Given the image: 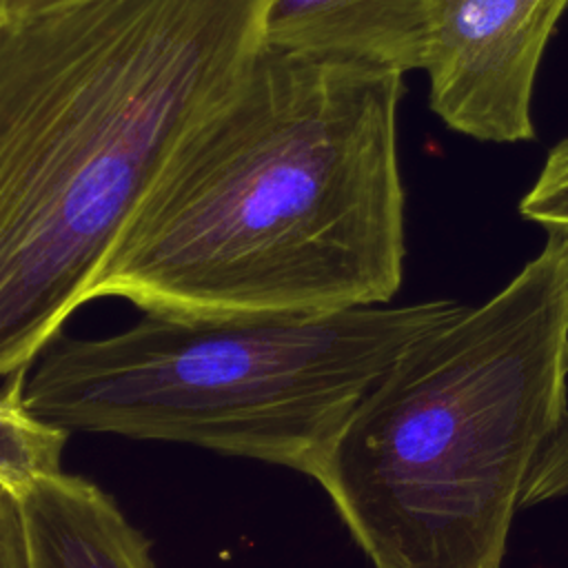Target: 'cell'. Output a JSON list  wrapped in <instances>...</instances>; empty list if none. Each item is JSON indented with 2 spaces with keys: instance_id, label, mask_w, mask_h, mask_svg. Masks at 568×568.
I'll return each mask as SVG.
<instances>
[{
  "instance_id": "6da1fadb",
  "label": "cell",
  "mask_w": 568,
  "mask_h": 568,
  "mask_svg": "<svg viewBox=\"0 0 568 568\" xmlns=\"http://www.w3.org/2000/svg\"><path fill=\"white\" fill-rule=\"evenodd\" d=\"M402 73L260 44L180 140L87 302L215 317L390 304L406 235Z\"/></svg>"
},
{
  "instance_id": "3957f363",
  "label": "cell",
  "mask_w": 568,
  "mask_h": 568,
  "mask_svg": "<svg viewBox=\"0 0 568 568\" xmlns=\"http://www.w3.org/2000/svg\"><path fill=\"white\" fill-rule=\"evenodd\" d=\"M568 417V231L490 300L406 344L315 481L375 568H501Z\"/></svg>"
},
{
  "instance_id": "7c38bea8",
  "label": "cell",
  "mask_w": 568,
  "mask_h": 568,
  "mask_svg": "<svg viewBox=\"0 0 568 568\" xmlns=\"http://www.w3.org/2000/svg\"><path fill=\"white\" fill-rule=\"evenodd\" d=\"M75 2H82V0H0V22L47 13Z\"/></svg>"
},
{
  "instance_id": "8992f818",
  "label": "cell",
  "mask_w": 568,
  "mask_h": 568,
  "mask_svg": "<svg viewBox=\"0 0 568 568\" xmlns=\"http://www.w3.org/2000/svg\"><path fill=\"white\" fill-rule=\"evenodd\" d=\"M430 0H268L262 44L406 73L424 69Z\"/></svg>"
},
{
  "instance_id": "5b68a950",
  "label": "cell",
  "mask_w": 568,
  "mask_h": 568,
  "mask_svg": "<svg viewBox=\"0 0 568 568\" xmlns=\"http://www.w3.org/2000/svg\"><path fill=\"white\" fill-rule=\"evenodd\" d=\"M568 0H430L428 104L479 142L535 140L532 91Z\"/></svg>"
},
{
  "instance_id": "8fae6325",
  "label": "cell",
  "mask_w": 568,
  "mask_h": 568,
  "mask_svg": "<svg viewBox=\"0 0 568 568\" xmlns=\"http://www.w3.org/2000/svg\"><path fill=\"white\" fill-rule=\"evenodd\" d=\"M0 568H27L18 504L0 490Z\"/></svg>"
},
{
  "instance_id": "ba28073f",
  "label": "cell",
  "mask_w": 568,
  "mask_h": 568,
  "mask_svg": "<svg viewBox=\"0 0 568 568\" xmlns=\"http://www.w3.org/2000/svg\"><path fill=\"white\" fill-rule=\"evenodd\" d=\"M29 375L0 379V490L20 497L44 477L62 473L71 430L36 415L24 399Z\"/></svg>"
},
{
  "instance_id": "7a4b0ae2",
  "label": "cell",
  "mask_w": 568,
  "mask_h": 568,
  "mask_svg": "<svg viewBox=\"0 0 568 568\" xmlns=\"http://www.w3.org/2000/svg\"><path fill=\"white\" fill-rule=\"evenodd\" d=\"M268 0H82L0 22V379L29 375Z\"/></svg>"
},
{
  "instance_id": "277c9868",
  "label": "cell",
  "mask_w": 568,
  "mask_h": 568,
  "mask_svg": "<svg viewBox=\"0 0 568 568\" xmlns=\"http://www.w3.org/2000/svg\"><path fill=\"white\" fill-rule=\"evenodd\" d=\"M453 300L331 313L186 317L144 311L129 328L55 335L27 406L82 433L189 444L315 477L351 410Z\"/></svg>"
},
{
  "instance_id": "30bf717a",
  "label": "cell",
  "mask_w": 568,
  "mask_h": 568,
  "mask_svg": "<svg viewBox=\"0 0 568 568\" xmlns=\"http://www.w3.org/2000/svg\"><path fill=\"white\" fill-rule=\"evenodd\" d=\"M568 495V446H548L526 486L521 508Z\"/></svg>"
},
{
  "instance_id": "9c48e42d",
  "label": "cell",
  "mask_w": 568,
  "mask_h": 568,
  "mask_svg": "<svg viewBox=\"0 0 568 568\" xmlns=\"http://www.w3.org/2000/svg\"><path fill=\"white\" fill-rule=\"evenodd\" d=\"M521 217L548 231H568V138L559 140L519 202Z\"/></svg>"
},
{
  "instance_id": "4fadbf2b",
  "label": "cell",
  "mask_w": 568,
  "mask_h": 568,
  "mask_svg": "<svg viewBox=\"0 0 568 568\" xmlns=\"http://www.w3.org/2000/svg\"><path fill=\"white\" fill-rule=\"evenodd\" d=\"M548 446H568V417H566L564 426L559 428V433L555 435V439Z\"/></svg>"
},
{
  "instance_id": "52a82bcc",
  "label": "cell",
  "mask_w": 568,
  "mask_h": 568,
  "mask_svg": "<svg viewBox=\"0 0 568 568\" xmlns=\"http://www.w3.org/2000/svg\"><path fill=\"white\" fill-rule=\"evenodd\" d=\"M13 499L27 568H155L151 539L82 475L62 470Z\"/></svg>"
}]
</instances>
